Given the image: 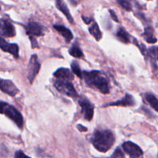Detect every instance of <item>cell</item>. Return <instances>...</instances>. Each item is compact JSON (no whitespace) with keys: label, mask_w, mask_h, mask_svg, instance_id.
Segmentation results:
<instances>
[{"label":"cell","mask_w":158,"mask_h":158,"mask_svg":"<svg viewBox=\"0 0 158 158\" xmlns=\"http://www.w3.org/2000/svg\"><path fill=\"white\" fill-rule=\"evenodd\" d=\"M117 2L121 6L123 9H124L126 11H131L132 10V6H131V2L128 1H125V0H119Z\"/></svg>","instance_id":"603a6c76"},{"label":"cell","mask_w":158,"mask_h":158,"mask_svg":"<svg viewBox=\"0 0 158 158\" xmlns=\"http://www.w3.org/2000/svg\"><path fill=\"white\" fill-rule=\"evenodd\" d=\"M123 149L131 157H139L143 155V152L141 148L136 143L131 141H127L122 145Z\"/></svg>","instance_id":"30bf717a"},{"label":"cell","mask_w":158,"mask_h":158,"mask_svg":"<svg viewBox=\"0 0 158 158\" xmlns=\"http://www.w3.org/2000/svg\"><path fill=\"white\" fill-rule=\"evenodd\" d=\"M69 53L72 56L75 57V58H81V57H83V52H82L80 48L78 46V45L77 44L73 45L72 47L69 49Z\"/></svg>","instance_id":"ffe728a7"},{"label":"cell","mask_w":158,"mask_h":158,"mask_svg":"<svg viewBox=\"0 0 158 158\" xmlns=\"http://www.w3.org/2000/svg\"><path fill=\"white\" fill-rule=\"evenodd\" d=\"M56 8L59 9L60 11H61L63 13V15L66 17L69 22L70 23H73V16L71 15L70 12H69V9H68V7L66 6V5L65 4L64 2L63 1H58L56 2Z\"/></svg>","instance_id":"9a60e30c"},{"label":"cell","mask_w":158,"mask_h":158,"mask_svg":"<svg viewBox=\"0 0 158 158\" xmlns=\"http://www.w3.org/2000/svg\"><path fill=\"white\" fill-rule=\"evenodd\" d=\"M0 49L4 52L12 54L14 58H19V46L15 43H9L0 37Z\"/></svg>","instance_id":"8fae6325"},{"label":"cell","mask_w":158,"mask_h":158,"mask_svg":"<svg viewBox=\"0 0 158 158\" xmlns=\"http://www.w3.org/2000/svg\"><path fill=\"white\" fill-rule=\"evenodd\" d=\"M0 114L6 115L8 118L12 120L19 128L23 129V124H24L23 115L13 106L6 102L0 101Z\"/></svg>","instance_id":"3957f363"},{"label":"cell","mask_w":158,"mask_h":158,"mask_svg":"<svg viewBox=\"0 0 158 158\" xmlns=\"http://www.w3.org/2000/svg\"><path fill=\"white\" fill-rule=\"evenodd\" d=\"M53 76L57 78V80H68L70 82L74 80L73 74L69 69L66 68H60L54 73Z\"/></svg>","instance_id":"4fadbf2b"},{"label":"cell","mask_w":158,"mask_h":158,"mask_svg":"<svg viewBox=\"0 0 158 158\" xmlns=\"http://www.w3.org/2000/svg\"><path fill=\"white\" fill-rule=\"evenodd\" d=\"M135 104V100H134V97L130 94H126L123 98L121 100H118V101L113 102V103H109L107 105H103V107H106V106H133Z\"/></svg>","instance_id":"7c38bea8"},{"label":"cell","mask_w":158,"mask_h":158,"mask_svg":"<svg viewBox=\"0 0 158 158\" xmlns=\"http://www.w3.org/2000/svg\"><path fill=\"white\" fill-rule=\"evenodd\" d=\"M94 148L101 153H106L115 142V136L110 130H96L91 138Z\"/></svg>","instance_id":"7a4b0ae2"},{"label":"cell","mask_w":158,"mask_h":158,"mask_svg":"<svg viewBox=\"0 0 158 158\" xmlns=\"http://www.w3.org/2000/svg\"><path fill=\"white\" fill-rule=\"evenodd\" d=\"M145 100L151 105V107L158 112V99L151 94H145Z\"/></svg>","instance_id":"d6986e66"},{"label":"cell","mask_w":158,"mask_h":158,"mask_svg":"<svg viewBox=\"0 0 158 158\" xmlns=\"http://www.w3.org/2000/svg\"><path fill=\"white\" fill-rule=\"evenodd\" d=\"M15 158H31V157H28L27 155H26V154H25L22 151H18L15 152Z\"/></svg>","instance_id":"d4e9b609"},{"label":"cell","mask_w":158,"mask_h":158,"mask_svg":"<svg viewBox=\"0 0 158 158\" xmlns=\"http://www.w3.org/2000/svg\"><path fill=\"white\" fill-rule=\"evenodd\" d=\"M54 86L61 94L68 96L72 98H77L79 97L77 90L70 81L68 80H56L54 81Z\"/></svg>","instance_id":"277c9868"},{"label":"cell","mask_w":158,"mask_h":158,"mask_svg":"<svg viewBox=\"0 0 158 158\" xmlns=\"http://www.w3.org/2000/svg\"><path fill=\"white\" fill-rule=\"evenodd\" d=\"M109 12H110V13L111 18H112L113 19H114L115 22H117V23H118V22H119L118 17H117V15L115 14V12H114V11L112 10V9H110Z\"/></svg>","instance_id":"4316f807"},{"label":"cell","mask_w":158,"mask_h":158,"mask_svg":"<svg viewBox=\"0 0 158 158\" xmlns=\"http://www.w3.org/2000/svg\"><path fill=\"white\" fill-rule=\"evenodd\" d=\"M77 129H78L80 131H81V132H85V131H87V128L81 124H78L77 126Z\"/></svg>","instance_id":"83f0119b"},{"label":"cell","mask_w":158,"mask_h":158,"mask_svg":"<svg viewBox=\"0 0 158 158\" xmlns=\"http://www.w3.org/2000/svg\"><path fill=\"white\" fill-rule=\"evenodd\" d=\"M148 55L155 60H158V46H152L148 50Z\"/></svg>","instance_id":"7402d4cb"},{"label":"cell","mask_w":158,"mask_h":158,"mask_svg":"<svg viewBox=\"0 0 158 158\" xmlns=\"http://www.w3.org/2000/svg\"><path fill=\"white\" fill-rule=\"evenodd\" d=\"M82 19H83V22H84L85 23H86V24H89V23L92 22V19L91 18H88V17H85V16H82Z\"/></svg>","instance_id":"f1b7e54d"},{"label":"cell","mask_w":158,"mask_h":158,"mask_svg":"<svg viewBox=\"0 0 158 158\" xmlns=\"http://www.w3.org/2000/svg\"><path fill=\"white\" fill-rule=\"evenodd\" d=\"M26 34L29 37L41 36L45 33V27L36 22H29L26 26Z\"/></svg>","instance_id":"ba28073f"},{"label":"cell","mask_w":158,"mask_h":158,"mask_svg":"<svg viewBox=\"0 0 158 158\" xmlns=\"http://www.w3.org/2000/svg\"><path fill=\"white\" fill-rule=\"evenodd\" d=\"M0 35L4 37H14L15 35V26L8 19H0Z\"/></svg>","instance_id":"52a82bcc"},{"label":"cell","mask_w":158,"mask_h":158,"mask_svg":"<svg viewBox=\"0 0 158 158\" xmlns=\"http://www.w3.org/2000/svg\"><path fill=\"white\" fill-rule=\"evenodd\" d=\"M29 40L32 43V48L38 47V43H37V40L35 37H29Z\"/></svg>","instance_id":"484cf974"},{"label":"cell","mask_w":158,"mask_h":158,"mask_svg":"<svg viewBox=\"0 0 158 158\" xmlns=\"http://www.w3.org/2000/svg\"><path fill=\"white\" fill-rule=\"evenodd\" d=\"M79 104L81 107L85 120L90 121L94 117V105L86 97H81L79 100Z\"/></svg>","instance_id":"8992f818"},{"label":"cell","mask_w":158,"mask_h":158,"mask_svg":"<svg viewBox=\"0 0 158 158\" xmlns=\"http://www.w3.org/2000/svg\"><path fill=\"white\" fill-rule=\"evenodd\" d=\"M53 28L59 33L61 34V35L65 39L66 43L71 42V40L73 38V35L71 32V31L65 26H62V25H53Z\"/></svg>","instance_id":"5bb4252c"},{"label":"cell","mask_w":158,"mask_h":158,"mask_svg":"<svg viewBox=\"0 0 158 158\" xmlns=\"http://www.w3.org/2000/svg\"><path fill=\"white\" fill-rule=\"evenodd\" d=\"M89 32L95 38V40L97 41H99V40H101L102 38V32L100 31V28H99L98 25H97V23L94 22L89 28Z\"/></svg>","instance_id":"ac0fdd59"},{"label":"cell","mask_w":158,"mask_h":158,"mask_svg":"<svg viewBox=\"0 0 158 158\" xmlns=\"http://www.w3.org/2000/svg\"><path fill=\"white\" fill-rule=\"evenodd\" d=\"M71 69H72L73 73L76 74L79 78L83 79V72L80 69V66L77 61H73V63H71Z\"/></svg>","instance_id":"44dd1931"},{"label":"cell","mask_w":158,"mask_h":158,"mask_svg":"<svg viewBox=\"0 0 158 158\" xmlns=\"http://www.w3.org/2000/svg\"><path fill=\"white\" fill-rule=\"evenodd\" d=\"M40 67L41 65L38 60V56L35 54H33L29 60L28 66V80L30 83H32L33 80H35V77L40 72Z\"/></svg>","instance_id":"5b68a950"},{"label":"cell","mask_w":158,"mask_h":158,"mask_svg":"<svg viewBox=\"0 0 158 158\" xmlns=\"http://www.w3.org/2000/svg\"><path fill=\"white\" fill-rule=\"evenodd\" d=\"M83 79L89 87L97 89L104 94L110 92L109 80L106 75L100 71H83Z\"/></svg>","instance_id":"6da1fadb"},{"label":"cell","mask_w":158,"mask_h":158,"mask_svg":"<svg viewBox=\"0 0 158 158\" xmlns=\"http://www.w3.org/2000/svg\"><path fill=\"white\" fill-rule=\"evenodd\" d=\"M0 90L11 97H15L19 90L15 84L9 80H3L0 78Z\"/></svg>","instance_id":"9c48e42d"},{"label":"cell","mask_w":158,"mask_h":158,"mask_svg":"<svg viewBox=\"0 0 158 158\" xmlns=\"http://www.w3.org/2000/svg\"><path fill=\"white\" fill-rule=\"evenodd\" d=\"M142 35L148 43H155L157 41V38L154 36V29L151 26H148L145 28L144 32L142 34Z\"/></svg>","instance_id":"2e32d148"},{"label":"cell","mask_w":158,"mask_h":158,"mask_svg":"<svg viewBox=\"0 0 158 158\" xmlns=\"http://www.w3.org/2000/svg\"><path fill=\"white\" fill-rule=\"evenodd\" d=\"M124 155H123V153L122 152L121 149L120 148H117L114 153L113 154V155L111 156L110 158H123Z\"/></svg>","instance_id":"cb8c5ba5"},{"label":"cell","mask_w":158,"mask_h":158,"mask_svg":"<svg viewBox=\"0 0 158 158\" xmlns=\"http://www.w3.org/2000/svg\"><path fill=\"white\" fill-rule=\"evenodd\" d=\"M0 9H1V8H0Z\"/></svg>","instance_id":"f546056e"},{"label":"cell","mask_w":158,"mask_h":158,"mask_svg":"<svg viewBox=\"0 0 158 158\" xmlns=\"http://www.w3.org/2000/svg\"><path fill=\"white\" fill-rule=\"evenodd\" d=\"M117 36L122 43H129L131 42V35L123 27L119 28L117 32Z\"/></svg>","instance_id":"e0dca14e"}]
</instances>
